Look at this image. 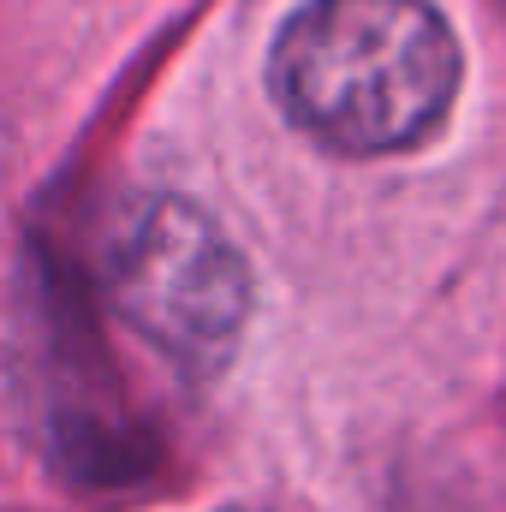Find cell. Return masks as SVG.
<instances>
[{
  "instance_id": "cell-1",
  "label": "cell",
  "mask_w": 506,
  "mask_h": 512,
  "mask_svg": "<svg viewBox=\"0 0 506 512\" xmlns=\"http://www.w3.org/2000/svg\"><path fill=\"white\" fill-rule=\"evenodd\" d=\"M459 78V36L429 0H304L268 54L280 114L340 155L417 149L453 114Z\"/></svg>"
},
{
  "instance_id": "cell-2",
  "label": "cell",
  "mask_w": 506,
  "mask_h": 512,
  "mask_svg": "<svg viewBox=\"0 0 506 512\" xmlns=\"http://www.w3.org/2000/svg\"><path fill=\"white\" fill-rule=\"evenodd\" d=\"M102 286L114 316L185 382H215L251 328V268L239 245L173 191L120 209L102 251Z\"/></svg>"
},
{
  "instance_id": "cell-3",
  "label": "cell",
  "mask_w": 506,
  "mask_h": 512,
  "mask_svg": "<svg viewBox=\"0 0 506 512\" xmlns=\"http://www.w3.org/2000/svg\"><path fill=\"white\" fill-rule=\"evenodd\" d=\"M0 441H6V376H0Z\"/></svg>"
},
{
  "instance_id": "cell-4",
  "label": "cell",
  "mask_w": 506,
  "mask_h": 512,
  "mask_svg": "<svg viewBox=\"0 0 506 512\" xmlns=\"http://www.w3.org/2000/svg\"><path fill=\"white\" fill-rule=\"evenodd\" d=\"M227 512H256V507H227Z\"/></svg>"
}]
</instances>
